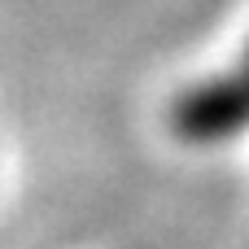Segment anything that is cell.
<instances>
[{
    "mask_svg": "<svg viewBox=\"0 0 249 249\" xmlns=\"http://www.w3.org/2000/svg\"><path fill=\"white\" fill-rule=\"evenodd\" d=\"M249 123V70L214 79L175 105V127L188 140H228Z\"/></svg>",
    "mask_w": 249,
    "mask_h": 249,
    "instance_id": "1",
    "label": "cell"
},
{
    "mask_svg": "<svg viewBox=\"0 0 249 249\" xmlns=\"http://www.w3.org/2000/svg\"><path fill=\"white\" fill-rule=\"evenodd\" d=\"M245 70H249V66H245Z\"/></svg>",
    "mask_w": 249,
    "mask_h": 249,
    "instance_id": "2",
    "label": "cell"
}]
</instances>
